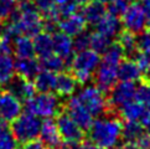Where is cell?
<instances>
[{"instance_id": "6da1fadb", "label": "cell", "mask_w": 150, "mask_h": 149, "mask_svg": "<svg viewBox=\"0 0 150 149\" xmlns=\"http://www.w3.org/2000/svg\"><path fill=\"white\" fill-rule=\"evenodd\" d=\"M122 122L117 117H99L89 127V139L100 149L115 147L122 138Z\"/></svg>"}, {"instance_id": "7a4b0ae2", "label": "cell", "mask_w": 150, "mask_h": 149, "mask_svg": "<svg viewBox=\"0 0 150 149\" xmlns=\"http://www.w3.org/2000/svg\"><path fill=\"white\" fill-rule=\"evenodd\" d=\"M100 56L96 51L91 49H86L82 51H77L69 60V67L72 70L73 77L76 78L77 83L86 84L93 78V74L99 65Z\"/></svg>"}, {"instance_id": "3957f363", "label": "cell", "mask_w": 150, "mask_h": 149, "mask_svg": "<svg viewBox=\"0 0 150 149\" xmlns=\"http://www.w3.org/2000/svg\"><path fill=\"white\" fill-rule=\"evenodd\" d=\"M61 101L52 92H39L25 101L23 111L41 118H52L61 112Z\"/></svg>"}, {"instance_id": "277c9868", "label": "cell", "mask_w": 150, "mask_h": 149, "mask_svg": "<svg viewBox=\"0 0 150 149\" xmlns=\"http://www.w3.org/2000/svg\"><path fill=\"white\" fill-rule=\"evenodd\" d=\"M16 9L19 11L16 23L21 30V34L34 37L42 31V16L34 5L33 0H20Z\"/></svg>"}, {"instance_id": "5b68a950", "label": "cell", "mask_w": 150, "mask_h": 149, "mask_svg": "<svg viewBox=\"0 0 150 149\" xmlns=\"http://www.w3.org/2000/svg\"><path fill=\"white\" fill-rule=\"evenodd\" d=\"M11 123L13 124L10 131L18 143L24 144L31 139L39 138L41 122L36 116L25 112L24 114H20L18 118H15Z\"/></svg>"}, {"instance_id": "8992f818", "label": "cell", "mask_w": 150, "mask_h": 149, "mask_svg": "<svg viewBox=\"0 0 150 149\" xmlns=\"http://www.w3.org/2000/svg\"><path fill=\"white\" fill-rule=\"evenodd\" d=\"M76 96L81 104L93 117L102 116L108 108L104 93L97 86H86Z\"/></svg>"}, {"instance_id": "52a82bcc", "label": "cell", "mask_w": 150, "mask_h": 149, "mask_svg": "<svg viewBox=\"0 0 150 149\" xmlns=\"http://www.w3.org/2000/svg\"><path fill=\"white\" fill-rule=\"evenodd\" d=\"M122 26L127 31L139 34L146 26L145 9L140 3H130L122 15Z\"/></svg>"}, {"instance_id": "ba28073f", "label": "cell", "mask_w": 150, "mask_h": 149, "mask_svg": "<svg viewBox=\"0 0 150 149\" xmlns=\"http://www.w3.org/2000/svg\"><path fill=\"white\" fill-rule=\"evenodd\" d=\"M135 89L137 86L134 82L120 81L119 83H115L109 91V98L107 101L108 107L118 111L124 104L132 102L135 99Z\"/></svg>"}, {"instance_id": "9c48e42d", "label": "cell", "mask_w": 150, "mask_h": 149, "mask_svg": "<svg viewBox=\"0 0 150 149\" xmlns=\"http://www.w3.org/2000/svg\"><path fill=\"white\" fill-rule=\"evenodd\" d=\"M93 76H94L96 86L103 93L109 92L110 88L118 81V65L100 58L99 65Z\"/></svg>"}, {"instance_id": "30bf717a", "label": "cell", "mask_w": 150, "mask_h": 149, "mask_svg": "<svg viewBox=\"0 0 150 149\" xmlns=\"http://www.w3.org/2000/svg\"><path fill=\"white\" fill-rule=\"evenodd\" d=\"M56 126L57 129L60 132V136L63 142L67 144L69 143H77L83 140V132L78 127V124L74 122L71 117L68 116L67 112H60L56 118Z\"/></svg>"}, {"instance_id": "8fae6325", "label": "cell", "mask_w": 150, "mask_h": 149, "mask_svg": "<svg viewBox=\"0 0 150 149\" xmlns=\"http://www.w3.org/2000/svg\"><path fill=\"white\" fill-rule=\"evenodd\" d=\"M66 112L68 116L76 122L82 131H88L93 123V116L86 109L81 102L78 101L77 96H69L66 102Z\"/></svg>"}, {"instance_id": "7c38bea8", "label": "cell", "mask_w": 150, "mask_h": 149, "mask_svg": "<svg viewBox=\"0 0 150 149\" xmlns=\"http://www.w3.org/2000/svg\"><path fill=\"white\" fill-rule=\"evenodd\" d=\"M39 138L45 149H57L62 147V138L57 129L56 122L52 118H45L41 122Z\"/></svg>"}, {"instance_id": "4fadbf2b", "label": "cell", "mask_w": 150, "mask_h": 149, "mask_svg": "<svg viewBox=\"0 0 150 149\" xmlns=\"http://www.w3.org/2000/svg\"><path fill=\"white\" fill-rule=\"evenodd\" d=\"M23 112V103L10 92H0V118L8 123L13 122Z\"/></svg>"}, {"instance_id": "5bb4252c", "label": "cell", "mask_w": 150, "mask_h": 149, "mask_svg": "<svg viewBox=\"0 0 150 149\" xmlns=\"http://www.w3.org/2000/svg\"><path fill=\"white\" fill-rule=\"evenodd\" d=\"M5 86H6L8 92H10L20 101H26L36 93L34 82L31 79H26L19 76V74H14Z\"/></svg>"}, {"instance_id": "9a60e30c", "label": "cell", "mask_w": 150, "mask_h": 149, "mask_svg": "<svg viewBox=\"0 0 150 149\" xmlns=\"http://www.w3.org/2000/svg\"><path fill=\"white\" fill-rule=\"evenodd\" d=\"M86 25L87 24H86L82 14L73 13L71 15H67V16H63L61 20H58L57 28L60 29L61 33L71 37H74L86 30Z\"/></svg>"}, {"instance_id": "2e32d148", "label": "cell", "mask_w": 150, "mask_h": 149, "mask_svg": "<svg viewBox=\"0 0 150 149\" xmlns=\"http://www.w3.org/2000/svg\"><path fill=\"white\" fill-rule=\"evenodd\" d=\"M52 47H53V54L60 56L65 61H69L74 54L72 37L61 33V31L60 33H53Z\"/></svg>"}, {"instance_id": "e0dca14e", "label": "cell", "mask_w": 150, "mask_h": 149, "mask_svg": "<svg viewBox=\"0 0 150 149\" xmlns=\"http://www.w3.org/2000/svg\"><path fill=\"white\" fill-rule=\"evenodd\" d=\"M94 26H96L97 33L109 37V39L117 37L122 31V21L119 20V18H117L109 13H105L103 15V18Z\"/></svg>"}, {"instance_id": "ac0fdd59", "label": "cell", "mask_w": 150, "mask_h": 149, "mask_svg": "<svg viewBox=\"0 0 150 149\" xmlns=\"http://www.w3.org/2000/svg\"><path fill=\"white\" fill-rule=\"evenodd\" d=\"M142 70L137 61L132 58H123L118 65V79L127 82H137L142 78Z\"/></svg>"}, {"instance_id": "d6986e66", "label": "cell", "mask_w": 150, "mask_h": 149, "mask_svg": "<svg viewBox=\"0 0 150 149\" xmlns=\"http://www.w3.org/2000/svg\"><path fill=\"white\" fill-rule=\"evenodd\" d=\"M41 70H42L41 63L35 57L18 58V61H15V72H16V74L26 79H31L33 81L35 76Z\"/></svg>"}, {"instance_id": "ffe728a7", "label": "cell", "mask_w": 150, "mask_h": 149, "mask_svg": "<svg viewBox=\"0 0 150 149\" xmlns=\"http://www.w3.org/2000/svg\"><path fill=\"white\" fill-rule=\"evenodd\" d=\"M77 81L73 77V74L61 71L56 74V82H55V91L57 96L60 97H69L74 93L77 88Z\"/></svg>"}, {"instance_id": "44dd1931", "label": "cell", "mask_w": 150, "mask_h": 149, "mask_svg": "<svg viewBox=\"0 0 150 149\" xmlns=\"http://www.w3.org/2000/svg\"><path fill=\"white\" fill-rule=\"evenodd\" d=\"M34 44V51L35 55L41 60L47 56L53 54V47H52V36L49 33L40 31L37 35L34 36L33 40Z\"/></svg>"}, {"instance_id": "7402d4cb", "label": "cell", "mask_w": 150, "mask_h": 149, "mask_svg": "<svg viewBox=\"0 0 150 149\" xmlns=\"http://www.w3.org/2000/svg\"><path fill=\"white\" fill-rule=\"evenodd\" d=\"M83 10H82V16L86 21V24H91V25H96L98 21L103 18V15L107 13V9L104 6V4H102L99 1H89L88 4L83 5Z\"/></svg>"}, {"instance_id": "603a6c76", "label": "cell", "mask_w": 150, "mask_h": 149, "mask_svg": "<svg viewBox=\"0 0 150 149\" xmlns=\"http://www.w3.org/2000/svg\"><path fill=\"white\" fill-rule=\"evenodd\" d=\"M33 82H34L35 89L37 92H53L55 91L56 73L42 68L35 76Z\"/></svg>"}, {"instance_id": "cb8c5ba5", "label": "cell", "mask_w": 150, "mask_h": 149, "mask_svg": "<svg viewBox=\"0 0 150 149\" xmlns=\"http://www.w3.org/2000/svg\"><path fill=\"white\" fill-rule=\"evenodd\" d=\"M13 52H15L18 58H29L35 56L34 44L31 37L26 35H20L13 41Z\"/></svg>"}, {"instance_id": "d4e9b609", "label": "cell", "mask_w": 150, "mask_h": 149, "mask_svg": "<svg viewBox=\"0 0 150 149\" xmlns=\"http://www.w3.org/2000/svg\"><path fill=\"white\" fill-rule=\"evenodd\" d=\"M15 74V61L9 54H0V86H5Z\"/></svg>"}, {"instance_id": "484cf974", "label": "cell", "mask_w": 150, "mask_h": 149, "mask_svg": "<svg viewBox=\"0 0 150 149\" xmlns=\"http://www.w3.org/2000/svg\"><path fill=\"white\" fill-rule=\"evenodd\" d=\"M122 116V118H124L125 121H140L143 117L144 112L146 111V108L143 104H140L138 101L133 99L132 102L124 104L122 108L118 109Z\"/></svg>"}, {"instance_id": "4316f807", "label": "cell", "mask_w": 150, "mask_h": 149, "mask_svg": "<svg viewBox=\"0 0 150 149\" xmlns=\"http://www.w3.org/2000/svg\"><path fill=\"white\" fill-rule=\"evenodd\" d=\"M118 37V44L122 47L124 55L127 56H135L138 54V45H137V36L135 34L129 31H120Z\"/></svg>"}, {"instance_id": "83f0119b", "label": "cell", "mask_w": 150, "mask_h": 149, "mask_svg": "<svg viewBox=\"0 0 150 149\" xmlns=\"http://www.w3.org/2000/svg\"><path fill=\"white\" fill-rule=\"evenodd\" d=\"M33 3L42 15V19L53 21L60 20V15L57 13L55 0H33Z\"/></svg>"}, {"instance_id": "f1b7e54d", "label": "cell", "mask_w": 150, "mask_h": 149, "mask_svg": "<svg viewBox=\"0 0 150 149\" xmlns=\"http://www.w3.org/2000/svg\"><path fill=\"white\" fill-rule=\"evenodd\" d=\"M143 132V126L138 121H125V123L122 124V137L125 142L134 143Z\"/></svg>"}, {"instance_id": "f546056e", "label": "cell", "mask_w": 150, "mask_h": 149, "mask_svg": "<svg viewBox=\"0 0 150 149\" xmlns=\"http://www.w3.org/2000/svg\"><path fill=\"white\" fill-rule=\"evenodd\" d=\"M39 61H40L41 67L44 68V70H49V71H52L55 73L63 71L67 66V61H65L60 56H57L56 54H51L50 56L41 58Z\"/></svg>"}, {"instance_id": "4dcf8cb0", "label": "cell", "mask_w": 150, "mask_h": 149, "mask_svg": "<svg viewBox=\"0 0 150 149\" xmlns=\"http://www.w3.org/2000/svg\"><path fill=\"white\" fill-rule=\"evenodd\" d=\"M112 44L110 39L104 35H102L99 33H93L89 36V49L96 51L97 54H103V52L108 49V46Z\"/></svg>"}, {"instance_id": "1f68e13d", "label": "cell", "mask_w": 150, "mask_h": 149, "mask_svg": "<svg viewBox=\"0 0 150 149\" xmlns=\"http://www.w3.org/2000/svg\"><path fill=\"white\" fill-rule=\"evenodd\" d=\"M135 101L150 111V81L142 82L135 89Z\"/></svg>"}, {"instance_id": "d6a6232c", "label": "cell", "mask_w": 150, "mask_h": 149, "mask_svg": "<svg viewBox=\"0 0 150 149\" xmlns=\"http://www.w3.org/2000/svg\"><path fill=\"white\" fill-rule=\"evenodd\" d=\"M55 5H56V9H57V13L60 15V18L76 13L77 6H78L74 3V0H55Z\"/></svg>"}, {"instance_id": "836d02e7", "label": "cell", "mask_w": 150, "mask_h": 149, "mask_svg": "<svg viewBox=\"0 0 150 149\" xmlns=\"http://www.w3.org/2000/svg\"><path fill=\"white\" fill-rule=\"evenodd\" d=\"M129 4H130V0H113V1L108 3L107 10H108L109 14L114 15L117 18H120L124 14L127 8L129 6Z\"/></svg>"}, {"instance_id": "e575fe53", "label": "cell", "mask_w": 150, "mask_h": 149, "mask_svg": "<svg viewBox=\"0 0 150 149\" xmlns=\"http://www.w3.org/2000/svg\"><path fill=\"white\" fill-rule=\"evenodd\" d=\"M137 45L138 51L150 52V28L142 30L137 36Z\"/></svg>"}, {"instance_id": "d590c367", "label": "cell", "mask_w": 150, "mask_h": 149, "mask_svg": "<svg viewBox=\"0 0 150 149\" xmlns=\"http://www.w3.org/2000/svg\"><path fill=\"white\" fill-rule=\"evenodd\" d=\"M89 34L82 31L81 34L74 36L73 39V49L74 51H82L86 49H89Z\"/></svg>"}, {"instance_id": "8d00e7d4", "label": "cell", "mask_w": 150, "mask_h": 149, "mask_svg": "<svg viewBox=\"0 0 150 149\" xmlns=\"http://www.w3.org/2000/svg\"><path fill=\"white\" fill-rule=\"evenodd\" d=\"M15 8H16L15 0H0V20L6 21Z\"/></svg>"}, {"instance_id": "74e56055", "label": "cell", "mask_w": 150, "mask_h": 149, "mask_svg": "<svg viewBox=\"0 0 150 149\" xmlns=\"http://www.w3.org/2000/svg\"><path fill=\"white\" fill-rule=\"evenodd\" d=\"M0 149H19V143L13 136L11 131L0 136Z\"/></svg>"}, {"instance_id": "f35d334b", "label": "cell", "mask_w": 150, "mask_h": 149, "mask_svg": "<svg viewBox=\"0 0 150 149\" xmlns=\"http://www.w3.org/2000/svg\"><path fill=\"white\" fill-rule=\"evenodd\" d=\"M134 143H135L139 149H150V133L143 132Z\"/></svg>"}, {"instance_id": "ab89813d", "label": "cell", "mask_w": 150, "mask_h": 149, "mask_svg": "<svg viewBox=\"0 0 150 149\" xmlns=\"http://www.w3.org/2000/svg\"><path fill=\"white\" fill-rule=\"evenodd\" d=\"M67 149H100L92 142H77V143H69Z\"/></svg>"}, {"instance_id": "60d3db41", "label": "cell", "mask_w": 150, "mask_h": 149, "mask_svg": "<svg viewBox=\"0 0 150 149\" xmlns=\"http://www.w3.org/2000/svg\"><path fill=\"white\" fill-rule=\"evenodd\" d=\"M24 149H45V147L40 139L35 138V139H31L29 142L24 143Z\"/></svg>"}, {"instance_id": "b9f144b4", "label": "cell", "mask_w": 150, "mask_h": 149, "mask_svg": "<svg viewBox=\"0 0 150 149\" xmlns=\"http://www.w3.org/2000/svg\"><path fill=\"white\" fill-rule=\"evenodd\" d=\"M139 122H140V124L143 126L144 131L150 133V111L149 109H146L145 112H144V114H143V117L140 118Z\"/></svg>"}, {"instance_id": "7bdbcfd3", "label": "cell", "mask_w": 150, "mask_h": 149, "mask_svg": "<svg viewBox=\"0 0 150 149\" xmlns=\"http://www.w3.org/2000/svg\"><path fill=\"white\" fill-rule=\"evenodd\" d=\"M8 132H10L9 123L6 121H4V119L0 118V136H3V134H5V133H8Z\"/></svg>"}, {"instance_id": "ee69618b", "label": "cell", "mask_w": 150, "mask_h": 149, "mask_svg": "<svg viewBox=\"0 0 150 149\" xmlns=\"http://www.w3.org/2000/svg\"><path fill=\"white\" fill-rule=\"evenodd\" d=\"M142 72L144 73V76H145V79H146V81H150V63H149L148 66L144 67V70H143Z\"/></svg>"}, {"instance_id": "f6af8a7d", "label": "cell", "mask_w": 150, "mask_h": 149, "mask_svg": "<svg viewBox=\"0 0 150 149\" xmlns=\"http://www.w3.org/2000/svg\"><path fill=\"white\" fill-rule=\"evenodd\" d=\"M122 149H139V148L137 147V144H135V143H130V142H127L122 147Z\"/></svg>"}, {"instance_id": "bcb514c9", "label": "cell", "mask_w": 150, "mask_h": 149, "mask_svg": "<svg viewBox=\"0 0 150 149\" xmlns=\"http://www.w3.org/2000/svg\"><path fill=\"white\" fill-rule=\"evenodd\" d=\"M5 25H6V21L0 20V39H1L3 35H4V31H5Z\"/></svg>"}, {"instance_id": "7dc6e473", "label": "cell", "mask_w": 150, "mask_h": 149, "mask_svg": "<svg viewBox=\"0 0 150 149\" xmlns=\"http://www.w3.org/2000/svg\"><path fill=\"white\" fill-rule=\"evenodd\" d=\"M139 3H140L144 9H146V8H150V0H138Z\"/></svg>"}, {"instance_id": "c3c4849f", "label": "cell", "mask_w": 150, "mask_h": 149, "mask_svg": "<svg viewBox=\"0 0 150 149\" xmlns=\"http://www.w3.org/2000/svg\"><path fill=\"white\" fill-rule=\"evenodd\" d=\"M145 15H146V25L150 28V8L145 9Z\"/></svg>"}, {"instance_id": "681fc988", "label": "cell", "mask_w": 150, "mask_h": 149, "mask_svg": "<svg viewBox=\"0 0 150 149\" xmlns=\"http://www.w3.org/2000/svg\"><path fill=\"white\" fill-rule=\"evenodd\" d=\"M89 1H92V0H74V3H76L77 5H86V4H88Z\"/></svg>"}, {"instance_id": "f907efd6", "label": "cell", "mask_w": 150, "mask_h": 149, "mask_svg": "<svg viewBox=\"0 0 150 149\" xmlns=\"http://www.w3.org/2000/svg\"><path fill=\"white\" fill-rule=\"evenodd\" d=\"M97 1H99V3H102V4H108V3H110V1H113V0H97Z\"/></svg>"}, {"instance_id": "816d5d0a", "label": "cell", "mask_w": 150, "mask_h": 149, "mask_svg": "<svg viewBox=\"0 0 150 149\" xmlns=\"http://www.w3.org/2000/svg\"><path fill=\"white\" fill-rule=\"evenodd\" d=\"M57 149H67V148H62V147H60V148H57Z\"/></svg>"}, {"instance_id": "f5cc1de1", "label": "cell", "mask_w": 150, "mask_h": 149, "mask_svg": "<svg viewBox=\"0 0 150 149\" xmlns=\"http://www.w3.org/2000/svg\"><path fill=\"white\" fill-rule=\"evenodd\" d=\"M108 149H118V148H114V147H112V148H108Z\"/></svg>"}, {"instance_id": "db71d44e", "label": "cell", "mask_w": 150, "mask_h": 149, "mask_svg": "<svg viewBox=\"0 0 150 149\" xmlns=\"http://www.w3.org/2000/svg\"><path fill=\"white\" fill-rule=\"evenodd\" d=\"M15 1H20V0H15Z\"/></svg>"}, {"instance_id": "11a10c76", "label": "cell", "mask_w": 150, "mask_h": 149, "mask_svg": "<svg viewBox=\"0 0 150 149\" xmlns=\"http://www.w3.org/2000/svg\"><path fill=\"white\" fill-rule=\"evenodd\" d=\"M0 92H1V88H0Z\"/></svg>"}, {"instance_id": "9f6ffc18", "label": "cell", "mask_w": 150, "mask_h": 149, "mask_svg": "<svg viewBox=\"0 0 150 149\" xmlns=\"http://www.w3.org/2000/svg\"><path fill=\"white\" fill-rule=\"evenodd\" d=\"M0 54H1V51H0Z\"/></svg>"}]
</instances>
